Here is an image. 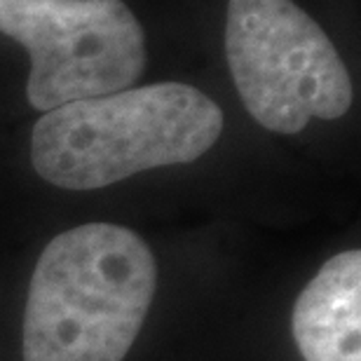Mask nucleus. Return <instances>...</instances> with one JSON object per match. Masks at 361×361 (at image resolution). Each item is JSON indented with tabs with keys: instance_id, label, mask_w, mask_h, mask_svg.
Wrapping results in <instances>:
<instances>
[{
	"instance_id": "f257e3e1",
	"label": "nucleus",
	"mask_w": 361,
	"mask_h": 361,
	"mask_svg": "<svg viewBox=\"0 0 361 361\" xmlns=\"http://www.w3.org/2000/svg\"><path fill=\"white\" fill-rule=\"evenodd\" d=\"M157 288V261L134 230L85 223L42 249L24 310V361H125Z\"/></svg>"
},
{
	"instance_id": "f03ea898",
	"label": "nucleus",
	"mask_w": 361,
	"mask_h": 361,
	"mask_svg": "<svg viewBox=\"0 0 361 361\" xmlns=\"http://www.w3.org/2000/svg\"><path fill=\"white\" fill-rule=\"evenodd\" d=\"M221 132L223 113L204 92L155 82L45 113L31 134V164L63 190H99L148 169L195 162Z\"/></svg>"
},
{
	"instance_id": "7ed1b4c3",
	"label": "nucleus",
	"mask_w": 361,
	"mask_h": 361,
	"mask_svg": "<svg viewBox=\"0 0 361 361\" xmlns=\"http://www.w3.org/2000/svg\"><path fill=\"white\" fill-rule=\"evenodd\" d=\"M226 56L244 108L268 132L298 134L352 106L348 66L293 0H228Z\"/></svg>"
},
{
	"instance_id": "20e7f679",
	"label": "nucleus",
	"mask_w": 361,
	"mask_h": 361,
	"mask_svg": "<svg viewBox=\"0 0 361 361\" xmlns=\"http://www.w3.org/2000/svg\"><path fill=\"white\" fill-rule=\"evenodd\" d=\"M0 33L28 49L26 99L42 113L129 90L146 71V33L122 0H0Z\"/></svg>"
},
{
	"instance_id": "39448f33",
	"label": "nucleus",
	"mask_w": 361,
	"mask_h": 361,
	"mask_svg": "<svg viewBox=\"0 0 361 361\" xmlns=\"http://www.w3.org/2000/svg\"><path fill=\"white\" fill-rule=\"evenodd\" d=\"M291 334L305 361H361V251L329 258L295 298Z\"/></svg>"
}]
</instances>
